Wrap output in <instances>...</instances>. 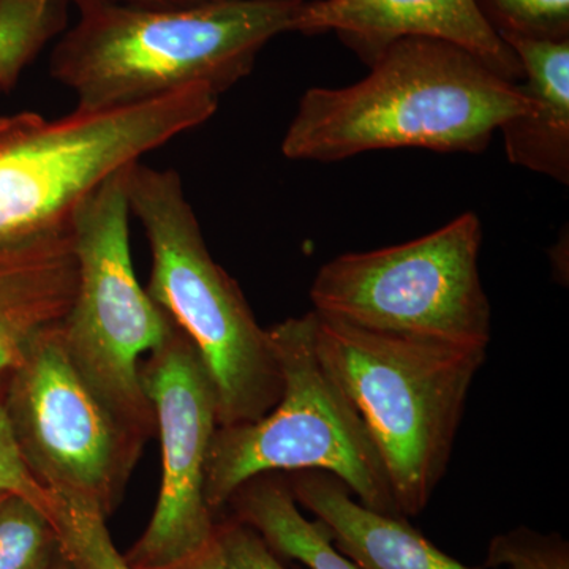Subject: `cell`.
I'll list each match as a JSON object with an SVG mask.
<instances>
[{
	"mask_svg": "<svg viewBox=\"0 0 569 569\" xmlns=\"http://www.w3.org/2000/svg\"><path fill=\"white\" fill-rule=\"evenodd\" d=\"M0 490L28 498L47 511L50 509V490L44 489L32 477L14 441L6 407H3L2 383H0Z\"/></svg>",
	"mask_w": 569,
	"mask_h": 569,
	"instance_id": "obj_22",
	"label": "cell"
},
{
	"mask_svg": "<svg viewBox=\"0 0 569 569\" xmlns=\"http://www.w3.org/2000/svg\"><path fill=\"white\" fill-rule=\"evenodd\" d=\"M127 168L108 179L71 219L78 282L59 332L71 362L104 406L149 440L156 436V417L142 389L140 366L170 339L176 323L134 274Z\"/></svg>",
	"mask_w": 569,
	"mask_h": 569,
	"instance_id": "obj_7",
	"label": "cell"
},
{
	"mask_svg": "<svg viewBox=\"0 0 569 569\" xmlns=\"http://www.w3.org/2000/svg\"><path fill=\"white\" fill-rule=\"evenodd\" d=\"M77 282L70 230L0 241V383L39 337L61 325Z\"/></svg>",
	"mask_w": 569,
	"mask_h": 569,
	"instance_id": "obj_12",
	"label": "cell"
},
{
	"mask_svg": "<svg viewBox=\"0 0 569 569\" xmlns=\"http://www.w3.org/2000/svg\"><path fill=\"white\" fill-rule=\"evenodd\" d=\"M305 0H212L183 9L81 11L51 54V74L80 110L149 102L187 89L220 93L291 32Z\"/></svg>",
	"mask_w": 569,
	"mask_h": 569,
	"instance_id": "obj_2",
	"label": "cell"
},
{
	"mask_svg": "<svg viewBox=\"0 0 569 569\" xmlns=\"http://www.w3.org/2000/svg\"><path fill=\"white\" fill-rule=\"evenodd\" d=\"M50 497L48 512L74 569H132L116 549L102 509L69 493L50 490Z\"/></svg>",
	"mask_w": 569,
	"mask_h": 569,
	"instance_id": "obj_17",
	"label": "cell"
},
{
	"mask_svg": "<svg viewBox=\"0 0 569 569\" xmlns=\"http://www.w3.org/2000/svg\"><path fill=\"white\" fill-rule=\"evenodd\" d=\"M130 213L151 247L148 293L189 336L211 376L219 427L257 421L282 396L269 329L238 282L213 260L181 176L141 162L126 170Z\"/></svg>",
	"mask_w": 569,
	"mask_h": 569,
	"instance_id": "obj_4",
	"label": "cell"
},
{
	"mask_svg": "<svg viewBox=\"0 0 569 569\" xmlns=\"http://www.w3.org/2000/svg\"><path fill=\"white\" fill-rule=\"evenodd\" d=\"M11 432L32 477L51 492L121 503L146 438L104 406L78 372L59 326L36 340L2 381Z\"/></svg>",
	"mask_w": 569,
	"mask_h": 569,
	"instance_id": "obj_9",
	"label": "cell"
},
{
	"mask_svg": "<svg viewBox=\"0 0 569 569\" xmlns=\"http://www.w3.org/2000/svg\"><path fill=\"white\" fill-rule=\"evenodd\" d=\"M163 569H293L242 520L217 518L211 537L192 556Z\"/></svg>",
	"mask_w": 569,
	"mask_h": 569,
	"instance_id": "obj_19",
	"label": "cell"
},
{
	"mask_svg": "<svg viewBox=\"0 0 569 569\" xmlns=\"http://www.w3.org/2000/svg\"><path fill=\"white\" fill-rule=\"evenodd\" d=\"M73 3L81 11L107 9V7H127V9H183V7L203 6L212 0H62Z\"/></svg>",
	"mask_w": 569,
	"mask_h": 569,
	"instance_id": "obj_23",
	"label": "cell"
},
{
	"mask_svg": "<svg viewBox=\"0 0 569 569\" xmlns=\"http://www.w3.org/2000/svg\"><path fill=\"white\" fill-rule=\"evenodd\" d=\"M227 508L257 530L283 560L309 569H361L336 549L320 520H310L296 503L283 473L258 475L246 481Z\"/></svg>",
	"mask_w": 569,
	"mask_h": 569,
	"instance_id": "obj_15",
	"label": "cell"
},
{
	"mask_svg": "<svg viewBox=\"0 0 569 569\" xmlns=\"http://www.w3.org/2000/svg\"><path fill=\"white\" fill-rule=\"evenodd\" d=\"M140 377L162 445V486L148 529L123 559L132 569H163L203 548L216 526L204 486L219 418L203 358L178 325L142 359Z\"/></svg>",
	"mask_w": 569,
	"mask_h": 569,
	"instance_id": "obj_10",
	"label": "cell"
},
{
	"mask_svg": "<svg viewBox=\"0 0 569 569\" xmlns=\"http://www.w3.org/2000/svg\"><path fill=\"white\" fill-rule=\"evenodd\" d=\"M291 32H335L367 67L402 39L447 41L473 54L503 80L523 78L518 56L475 0H305Z\"/></svg>",
	"mask_w": 569,
	"mask_h": 569,
	"instance_id": "obj_11",
	"label": "cell"
},
{
	"mask_svg": "<svg viewBox=\"0 0 569 569\" xmlns=\"http://www.w3.org/2000/svg\"><path fill=\"white\" fill-rule=\"evenodd\" d=\"M482 227L475 212L406 244L343 253L321 266L313 310L346 323L488 350L492 312L479 276Z\"/></svg>",
	"mask_w": 569,
	"mask_h": 569,
	"instance_id": "obj_8",
	"label": "cell"
},
{
	"mask_svg": "<svg viewBox=\"0 0 569 569\" xmlns=\"http://www.w3.org/2000/svg\"><path fill=\"white\" fill-rule=\"evenodd\" d=\"M369 69L355 84L302 96L282 141L287 159L329 163L403 148L479 153L530 110L519 82L447 41H396Z\"/></svg>",
	"mask_w": 569,
	"mask_h": 569,
	"instance_id": "obj_1",
	"label": "cell"
},
{
	"mask_svg": "<svg viewBox=\"0 0 569 569\" xmlns=\"http://www.w3.org/2000/svg\"><path fill=\"white\" fill-rule=\"evenodd\" d=\"M219 96L187 89L149 102L0 118V241L66 233L108 179L211 119Z\"/></svg>",
	"mask_w": 569,
	"mask_h": 569,
	"instance_id": "obj_6",
	"label": "cell"
},
{
	"mask_svg": "<svg viewBox=\"0 0 569 569\" xmlns=\"http://www.w3.org/2000/svg\"><path fill=\"white\" fill-rule=\"evenodd\" d=\"M52 569H74V567H73V565L70 563V560L67 559L66 556H63V552H62L61 559L56 561V565H54V567H52Z\"/></svg>",
	"mask_w": 569,
	"mask_h": 569,
	"instance_id": "obj_24",
	"label": "cell"
},
{
	"mask_svg": "<svg viewBox=\"0 0 569 569\" xmlns=\"http://www.w3.org/2000/svg\"><path fill=\"white\" fill-rule=\"evenodd\" d=\"M61 556L50 512L10 493L0 505V569H52Z\"/></svg>",
	"mask_w": 569,
	"mask_h": 569,
	"instance_id": "obj_18",
	"label": "cell"
},
{
	"mask_svg": "<svg viewBox=\"0 0 569 569\" xmlns=\"http://www.w3.org/2000/svg\"><path fill=\"white\" fill-rule=\"evenodd\" d=\"M316 317V342L372 437L403 518L425 511L447 473L488 350L369 331Z\"/></svg>",
	"mask_w": 569,
	"mask_h": 569,
	"instance_id": "obj_3",
	"label": "cell"
},
{
	"mask_svg": "<svg viewBox=\"0 0 569 569\" xmlns=\"http://www.w3.org/2000/svg\"><path fill=\"white\" fill-rule=\"evenodd\" d=\"M498 36L569 40V0H475Z\"/></svg>",
	"mask_w": 569,
	"mask_h": 569,
	"instance_id": "obj_20",
	"label": "cell"
},
{
	"mask_svg": "<svg viewBox=\"0 0 569 569\" xmlns=\"http://www.w3.org/2000/svg\"><path fill=\"white\" fill-rule=\"evenodd\" d=\"M296 503L312 512L336 549L361 569H473L441 552L403 516L359 503L335 475L321 470L283 473Z\"/></svg>",
	"mask_w": 569,
	"mask_h": 569,
	"instance_id": "obj_13",
	"label": "cell"
},
{
	"mask_svg": "<svg viewBox=\"0 0 569 569\" xmlns=\"http://www.w3.org/2000/svg\"><path fill=\"white\" fill-rule=\"evenodd\" d=\"M518 56L530 110L509 119L503 134L509 162L569 183V40L501 36Z\"/></svg>",
	"mask_w": 569,
	"mask_h": 569,
	"instance_id": "obj_14",
	"label": "cell"
},
{
	"mask_svg": "<svg viewBox=\"0 0 569 569\" xmlns=\"http://www.w3.org/2000/svg\"><path fill=\"white\" fill-rule=\"evenodd\" d=\"M486 568L569 569V546L560 535L519 527L490 541Z\"/></svg>",
	"mask_w": 569,
	"mask_h": 569,
	"instance_id": "obj_21",
	"label": "cell"
},
{
	"mask_svg": "<svg viewBox=\"0 0 569 569\" xmlns=\"http://www.w3.org/2000/svg\"><path fill=\"white\" fill-rule=\"evenodd\" d=\"M9 496L10 492H6V490H0V505H2V501L6 500V498Z\"/></svg>",
	"mask_w": 569,
	"mask_h": 569,
	"instance_id": "obj_25",
	"label": "cell"
},
{
	"mask_svg": "<svg viewBox=\"0 0 569 569\" xmlns=\"http://www.w3.org/2000/svg\"><path fill=\"white\" fill-rule=\"evenodd\" d=\"M269 336L282 396L257 421L217 427L204 486L213 516L249 479L301 470L328 471L365 507L402 516L361 415L318 353L313 310L272 326Z\"/></svg>",
	"mask_w": 569,
	"mask_h": 569,
	"instance_id": "obj_5",
	"label": "cell"
},
{
	"mask_svg": "<svg viewBox=\"0 0 569 569\" xmlns=\"http://www.w3.org/2000/svg\"><path fill=\"white\" fill-rule=\"evenodd\" d=\"M62 0H0V89L9 88L37 52L66 28Z\"/></svg>",
	"mask_w": 569,
	"mask_h": 569,
	"instance_id": "obj_16",
	"label": "cell"
}]
</instances>
